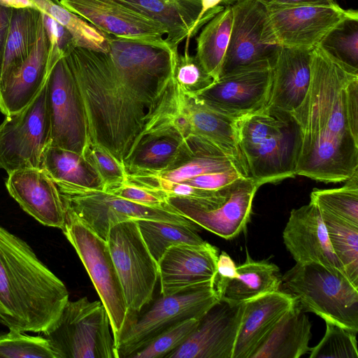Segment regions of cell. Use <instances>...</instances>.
Listing matches in <instances>:
<instances>
[{
  "mask_svg": "<svg viewBox=\"0 0 358 358\" xmlns=\"http://www.w3.org/2000/svg\"><path fill=\"white\" fill-rule=\"evenodd\" d=\"M105 35L108 52L73 47L64 57L89 141L127 172L142 145L176 128L181 101L174 78L176 50Z\"/></svg>",
  "mask_w": 358,
  "mask_h": 358,
  "instance_id": "cell-1",
  "label": "cell"
},
{
  "mask_svg": "<svg viewBox=\"0 0 358 358\" xmlns=\"http://www.w3.org/2000/svg\"><path fill=\"white\" fill-rule=\"evenodd\" d=\"M290 115L299 131L296 176L336 183L358 171V69L315 46L308 92Z\"/></svg>",
  "mask_w": 358,
  "mask_h": 358,
  "instance_id": "cell-2",
  "label": "cell"
},
{
  "mask_svg": "<svg viewBox=\"0 0 358 358\" xmlns=\"http://www.w3.org/2000/svg\"><path fill=\"white\" fill-rule=\"evenodd\" d=\"M69 296L29 245L0 225V324L44 332L58 320Z\"/></svg>",
  "mask_w": 358,
  "mask_h": 358,
  "instance_id": "cell-3",
  "label": "cell"
},
{
  "mask_svg": "<svg viewBox=\"0 0 358 358\" xmlns=\"http://www.w3.org/2000/svg\"><path fill=\"white\" fill-rule=\"evenodd\" d=\"M237 131L248 176L259 187L296 176L299 131L291 115L262 108L239 118Z\"/></svg>",
  "mask_w": 358,
  "mask_h": 358,
  "instance_id": "cell-4",
  "label": "cell"
},
{
  "mask_svg": "<svg viewBox=\"0 0 358 358\" xmlns=\"http://www.w3.org/2000/svg\"><path fill=\"white\" fill-rule=\"evenodd\" d=\"M282 285L301 308L358 332V287L343 273L317 264H296L282 276Z\"/></svg>",
  "mask_w": 358,
  "mask_h": 358,
  "instance_id": "cell-5",
  "label": "cell"
},
{
  "mask_svg": "<svg viewBox=\"0 0 358 358\" xmlns=\"http://www.w3.org/2000/svg\"><path fill=\"white\" fill-rule=\"evenodd\" d=\"M57 358H117L108 313L101 301H68L55 324L39 333Z\"/></svg>",
  "mask_w": 358,
  "mask_h": 358,
  "instance_id": "cell-6",
  "label": "cell"
},
{
  "mask_svg": "<svg viewBox=\"0 0 358 358\" xmlns=\"http://www.w3.org/2000/svg\"><path fill=\"white\" fill-rule=\"evenodd\" d=\"M220 301L209 281L168 296L161 295L141 315H131L115 345L117 358H129L159 334L186 320H199Z\"/></svg>",
  "mask_w": 358,
  "mask_h": 358,
  "instance_id": "cell-7",
  "label": "cell"
},
{
  "mask_svg": "<svg viewBox=\"0 0 358 358\" xmlns=\"http://www.w3.org/2000/svg\"><path fill=\"white\" fill-rule=\"evenodd\" d=\"M62 230L84 265L108 313L115 346L129 313L108 243L67 211Z\"/></svg>",
  "mask_w": 358,
  "mask_h": 358,
  "instance_id": "cell-8",
  "label": "cell"
},
{
  "mask_svg": "<svg viewBox=\"0 0 358 358\" xmlns=\"http://www.w3.org/2000/svg\"><path fill=\"white\" fill-rule=\"evenodd\" d=\"M106 242L115 266L129 316L150 303L159 280L157 262L150 253L136 220L112 226Z\"/></svg>",
  "mask_w": 358,
  "mask_h": 358,
  "instance_id": "cell-9",
  "label": "cell"
},
{
  "mask_svg": "<svg viewBox=\"0 0 358 358\" xmlns=\"http://www.w3.org/2000/svg\"><path fill=\"white\" fill-rule=\"evenodd\" d=\"M65 210L106 241L110 227L130 220L149 219L194 225L169 204L146 206L101 189L71 187L60 192Z\"/></svg>",
  "mask_w": 358,
  "mask_h": 358,
  "instance_id": "cell-10",
  "label": "cell"
},
{
  "mask_svg": "<svg viewBox=\"0 0 358 358\" xmlns=\"http://www.w3.org/2000/svg\"><path fill=\"white\" fill-rule=\"evenodd\" d=\"M50 145V122L46 82L21 110L6 115L0 124V169L10 173L24 168H41Z\"/></svg>",
  "mask_w": 358,
  "mask_h": 358,
  "instance_id": "cell-11",
  "label": "cell"
},
{
  "mask_svg": "<svg viewBox=\"0 0 358 358\" xmlns=\"http://www.w3.org/2000/svg\"><path fill=\"white\" fill-rule=\"evenodd\" d=\"M231 6L232 29L220 77L251 66L273 67L280 46L275 42L266 6L260 0H238Z\"/></svg>",
  "mask_w": 358,
  "mask_h": 358,
  "instance_id": "cell-12",
  "label": "cell"
},
{
  "mask_svg": "<svg viewBox=\"0 0 358 358\" xmlns=\"http://www.w3.org/2000/svg\"><path fill=\"white\" fill-rule=\"evenodd\" d=\"M265 6L275 42L281 47L312 50L342 22L358 19L357 10L336 2Z\"/></svg>",
  "mask_w": 358,
  "mask_h": 358,
  "instance_id": "cell-13",
  "label": "cell"
},
{
  "mask_svg": "<svg viewBox=\"0 0 358 358\" xmlns=\"http://www.w3.org/2000/svg\"><path fill=\"white\" fill-rule=\"evenodd\" d=\"M50 145L82 155L89 141L85 117L71 70L63 57L46 80Z\"/></svg>",
  "mask_w": 358,
  "mask_h": 358,
  "instance_id": "cell-14",
  "label": "cell"
},
{
  "mask_svg": "<svg viewBox=\"0 0 358 358\" xmlns=\"http://www.w3.org/2000/svg\"><path fill=\"white\" fill-rule=\"evenodd\" d=\"M259 187L251 178L243 177L227 187L224 199L215 205L201 206L180 196H169L167 202L196 225L229 240L245 230Z\"/></svg>",
  "mask_w": 358,
  "mask_h": 358,
  "instance_id": "cell-15",
  "label": "cell"
},
{
  "mask_svg": "<svg viewBox=\"0 0 358 358\" xmlns=\"http://www.w3.org/2000/svg\"><path fill=\"white\" fill-rule=\"evenodd\" d=\"M69 11L103 34L115 38L172 48L164 27L116 0H60Z\"/></svg>",
  "mask_w": 358,
  "mask_h": 358,
  "instance_id": "cell-16",
  "label": "cell"
},
{
  "mask_svg": "<svg viewBox=\"0 0 358 358\" xmlns=\"http://www.w3.org/2000/svg\"><path fill=\"white\" fill-rule=\"evenodd\" d=\"M271 80V66H251L220 76L194 96L208 107L238 120L264 107Z\"/></svg>",
  "mask_w": 358,
  "mask_h": 358,
  "instance_id": "cell-17",
  "label": "cell"
},
{
  "mask_svg": "<svg viewBox=\"0 0 358 358\" xmlns=\"http://www.w3.org/2000/svg\"><path fill=\"white\" fill-rule=\"evenodd\" d=\"M243 308L244 302L220 299L199 320L187 339L165 358H232Z\"/></svg>",
  "mask_w": 358,
  "mask_h": 358,
  "instance_id": "cell-18",
  "label": "cell"
},
{
  "mask_svg": "<svg viewBox=\"0 0 358 358\" xmlns=\"http://www.w3.org/2000/svg\"><path fill=\"white\" fill-rule=\"evenodd\" d=\"M282 238L296 264H317L346 275L334 254L322 213L313 203L292 210Z\"/></svg>",
  "mask_w": 358,
  "mask_h": 358,
  "instance_id": "cell-19",
  "label": "cell"
},
{
  "mask_svg": "<svg viewBox=\"0 0 358 358\" xmlns=\"http://www.w3.org/2000/svg\"><path fill=\"white\" fill-rule=\"evenodd\" d=\"M218 256L219 250L208 242L169 248L157 263L160 294L168 296L214 281Z\"/></svg>",
  "mask_w": 358,
  "mask_h": 358,
  "instance_id": "cell-20",
  "label": "cell"
},
{
  "mask_svg": "<svg viewBox=\"0 0 358 358\" xmlns=\"http://www.w3.org/2000/svg\"><path fill=\"white\" fill-rule=\"evenodd\" d=\"M8 175L6 189L24 211L44 226L64 228L66 210L61 194L43 169H20Z\"/></svg>",
  "mask_w": 358,
  "mask_h": 358,
  "instance_id": "cell-21",
  "label": "cell"
},
{
  "mask_svg": "<svg viewBox=\"0 0 358 358\" xmlns=\"http://www.w3.org/2000/svg\"><path fill=\"white\" fill-rule=\"evenodd\" d=\"M237 120L208 107L195 96L181 92L174 127L183 138L194 135L215 145L231 158L248 177L239 148Z\"/></svg>",
  "mask_w": 358,
  "mask_h": 358,
  "instance_id": "cell-22",
  "label": "cell"
},
{
  "mask_svg": "<svg viewBox=\"0 0 358 358\" xmlns=\"http://www.w3.org/2000/svg\"><path fill=\"white\" fill-rule=\"evenodd\" d=\"M310 51L280 46L272 67L268 100L263 108L267 112L290 116L301 104L310 81Z\"/></svg>",
  "mask_w": 358,
  "mask_h": 358,
  "instance_id": "cell-23",
  "label": "cell"
},
{
  "mask_svg": "<svg viewBox=\"0 0 358 358\" xmlns=\"http://www.w3.org/2000/svg\"><path fill=\"white\" fill-rule=\"evenodd\" d=\"M49 40L42 16L34 47L22 64L0 83V110L6 115L27 106L45 85L53 68L48 62Z\"/></svg>",
  "mask_w": 358,
  "mask_h": 358,
  "instance_id": "cell-24",
  "label": "cell"
},
{
  "mask_svg": "<svg viewBox=\"0 0 358 358\" xmlns=\"http://www.w3.org/2000/svg\"><path fill=\"white\" fill-rule=\"evenodd\" d=\"M297 303L293 295L281 290L245 301L232 358H250L280 318Z\"/></svg>",
  "mask_w": 358,
  "mask_h": 358,
  "instance_id": "cell-25",
  "label": "cell"
},
{
  "mask_svg": "<svg viewBox=\"0 0 358 358\" xmlns=\"http://www.w3.org/2000/svg\"><path fill=\"white\" fill-rule=\"evenodd\" d=\"M311 327L297 303L280 318L250 358H299L311 349Z\"/></svg>",
  "mask_w": 358,
  "mask_h": 358,
  "instance_id": "cell-26",
  "label": "cell"
},
{
  "mask_svg": "<svg viewBox=\"0 0 358 358\" xmlns=\"http://www.w3.org/2000/svg\"><path fill=\"white\" fill-rule=\"evenodd\" d=\"M116 1L162 24L172 48L186 38L201 10V0Z\"/></svg>",
  "mask_w": 358,
  "mask_h": 358,
  "instance_id": "cell-27",
  "label": "cell"
},
{
  "mask_svg": "<svg viewBox=\"0 0 358 358\" xmlns=\"http://www.w3.org/2000/svg\"><path fill=\"white\" fill-rule=\"evenodd\" d=\"M282 276L277 265L266 260L255 261L248 253L237 266V275L217 292L221 300L241 303L262 294L280 290Z\"/></svg>",
  "mask_w": 358,
  "mask_h": 358,
  "instance_id": "cell-28",
  "label": "cell"
},
{
  "mask_svg": "<svg viewBox=\"0 0 358 358\" xmlns=\"http://www.w3.org/2000/svg\"><path fill=\"white\" fill-rule=\"evenodd\" d=\"M185 139L192 151L190 157L170 169L140 176L170 182H180L199 175L231 170H238L247 176L231 158L211 143L194 135H189Z\"/></svg>",
  "mask_w": 358,
  "mask_h": 358,
  "instance_id": "cell-29",
  "label": "cell"
},
{
  "mask_svg": "<svg viewBox=\"0 0 358 358\" xmlns=\"http://www.w3.org/2000/svg\"><path fill=\"white\" fill-rule=\"evenodd\" d=\"M191 155L183 136L173 129L169 133L149 139L135 153L127 176L159 173L182 162Z\"/></svg>",
  "mask_w": 358,
  "mask_h": 358,
  "instance_id": "cell-30",
  "label": "cell"
},
{
  "mask_svg": "<svg viewBox=\"0 0 358 358\" xmlns=\"http://www.w3.org/2000/svg\"><path fill=\"white\" fill-rule=\"evenodd\" d=\"M41 168L54 181L59 192L71 187L102 190L97 176L77 152L49 145L44 152Z\"/></svg>",
  "mask_w": 358,
  "mask_h": 358,
  "instance_id": "cell-31",
  "label": "cell"
},
{
  "mask_svg": "<svg viewBox=\"0 0 358 358\" xmlns=\"http://www.w3.org/2000/svg\"><path fill=\"white\" fill-rule=\"evenodd\" d=\"M41 15V11L36 8H13L0 83L12 75L29 55L36 41Z\"/></svg>",
  "mask_w": 358,
  "mask_h": 358,
  "instance_id": "cell-32",
  "label": "cell"
},
{
  "mask_svg": "<svg viewBox=\"0 0 358 358\" xmlns=\"http://www.w3.org/2000/svg\"><path fill=\"white\" fill-rule=\"evenodd\" d=\"M233 23L231 6L224 8L209 20L196 39V57L215 81L220 75L229 43Z\"/></svg>",
  "mask_w": 358,
  "mask_h": 358,
  "instance_id": "cell-33",
  "label": "cell"
},
{
  "mask_svg": "<svg viewBox=\"0 0 358 358\" xmlns=\"http://www.w3.org/2000/svg\"><path fill=\"white\" fill-rule=\"evenodd\" d=\"M136 221L142 238L157 263L171 246L200 245L206 243L196 232V224L189 225L149 219H138Z\"/></svg>",
  "mask_w": 358,
  "mask_h": 358,
  "instance_id": "cell-34",
  "label": "cell"
},
{
  "mask_svg": "<svg viewBox=\"0 0 358 358\" xmlns=\"http://www.w3.org/2000/svg\"><path fill=\"white\" fill-rule=\"evenodd\" d=\"M36 8L46 13L71 34L76 47L108 52L106 35L88 22L65 8L59 0H31Z\"/></svg>",
  "mask_w": 358,
  "mask_h": 358,
  "instance_id": "cell-35",
  "label": "cell"
},
{
  "mask_svg": "<svg viewBox=\"0 0 358 358\" xmlns=\"http://www.w3.org/2000/svg\"><path fill=\"white\" fill-rule=\"evenodd\" d=\"M310 198L320 211L358 226V171L342 187L315 189Z\"/></svg>",
  "mask_w": 358,
  "mask_h": 358,
  "instance_id": "cell-36",
  "label": "cell"
},
{
  "mask_svg": "<svg viewBox=\"0 0 358 358\" xmlns=\"http://www.w3.org/2000/svg\"><path fill=\"white\" fill-rule=\"evenodd\" d=\"M320 212L334 254L348 279L358 287V226Z\"/></svg>",
  "mask_w": 358,
  "mask_h": 358,
  "instance_id": "cell-37",
  "label": "cell"
},
{
  "mask_svg": "<svg viewBox=\"0 0 358 358\" xmlns=\"http://www.w3.org/2000/svg\"><path fill=\"white\" fill-rule=\"evenodd\" d=\"M319 45L335 59L358 69V19L342 22L325 36Z\"/></svg>",
  "mask_w": 358,
  "mask_h": 358,
  "instance_id": "cell-38",
  "label": "cell"
},
{
  "mask_svg": "<svg viewBox=\"0 0 358 358\" xmlns=\"http://www.w3.org/2000/svg\"><path fill=\"white\" fill-rule=\"evenodd\" d=\"M57 358L48 339L10 330L0 334V358Z\"/></svg>",
  "mask_w": 358,
  "mask_h": 358,
  "instance_id": "cell-39",
  "label": "cell"
},
{
  "mask_svg": "<svg viewBox=\"0 0 358 358\" xmlns=\"http://www.w3.org/2000/svg\"><path fill=\"white\" fill-rule=\"evenodd\" d=\"M325 334L310 350V358H358L357 334L325 322Z\"/></svg>",
  "mask_w": 358,
  "mask_h": 358,
  "instance_id": "cell-40",
  "label": "cell"
},
{
  "mask_svg": "<svg viewBox=\"0 0 358 358\" xmlns=\"http://www.w3.org/2000/svg\"><path fill=\"white\" fill-rule=\"evenodd\" d=\"M174 78L183 94L194 96L207 89L214 78L203 68L195 55L185 48L183 54L175 55Z\"/></svg>",
  "mask_w": 358,
  "mask_h": 358,
  "instance_id": "cell-41",
  "label": "cell"
},
{
  "mask_svg": "<svg viewBox=\"0 0 358 358\" xmlns=\"http://www.w3.org/2000/svg\"><path fill=\"white\" fill-rule=\"evenodd\" d=\"M81 155L97 176L103 191L127 181L124 168L99 145L88 141Z\"/></svg>",
  "mask_w": 358,
  "mask_h": 358,
  "instance_id": "cell-42",
  "label": "cell"
},
{
  "mask_svg": "<svg viewBox=\"0 0 358 358\" xmlns=\"http://www.w3.org/2000/svg\"><path fill=\"white\" fill-rule=\"evenodd\" d=\"M198 322V319L192 318L173 326L129 358H165L187 339Z\"/></svg>",
  "mask_w": 358,
  "mask_h": 358,
  "instance_id": "cell-43",
  "label": "cell"
},
{
  "mask_svg": "<svg viewBox=\"0 0 358 358\" xmlns=\"http://www.w3.org/2000/svg\"><path fill=\"white\" fill-rule=\"evenodd\" d=\"M104 192L146 206L163 208L169 206L168 196L164 193L149 190L127 181L108 187Z\"/></svg>",
  "mask_w": 358,
  "mask_h": 358,
  "instance_id": "cell-44",
  "label": "cell"
},
{
  "mask_svg": "<svg viewBox=\"0 0 358 358\" xmlns=\"http://www.w3.org/2000/svg\"><path fill=\"white\" fill-rule=\"evenodd\" d=\"M247 177L238 170L208 173L185 180L182 182L195 187L208 190H220L238 179Z\"/></svg>",
  "mask_w": 358,
  "mask_h": 358,
  "instance_id": "cell-45",
  "label": "cell"
},
{
  "mask_svg": "<svg viewBox=\"0 0 358 358\" xmlns=\"http://www.w3.org/2000/svg\"><path fill=\"white\" fill-rule=\"evenodd\" d=\"M216 268L214 286L217 294L228 280L237 275V266L231 257L223 251L219 254Z\"/></svg>",
  "mask_w": 358,
  "mask_h": 358,
  "instance_id": "cell-46",
  "label": "cell"
},
{
  "mask_svg": "<svg viewBox=\"0 0 358 358\" xmlns=\"http://www.w3.org/2000/svg\"><path fill=\"white\" fill-rule=\"evenodd\" d=\"M13 8L0 6V76Z\"/></svg>",
  "mask_w": 358,
  "mask_h": 358,
  "instance_id": "cell-47",
  "label": "cell"
},
{
  "mask_svg": "<svg viewBox=\"0 0 358 358\" xmlns=\"http://www.w3.org/2000/svg\"><path fill=\"white\" fill-rule=\"evenodd\" d=\"M264 4L269 5H299V4H316L331 3L335 0H260Z\"/></svg>",
  "mask_w": 358,
  "mask_h": 358,
  "instance_id": "cell-48",
  "label": "cell"
},
{
  "mask_svg": "<svg viewBox=\"0 0 358 358\" xmlns=\"http://www.w3.org/2000/svg\"><path fill=\"white\" fill-rule=\"evenodd\" d=\"M0 6L10 8H36L31 0H0Z\"/></svg>",
  "mask_w": 358,
  "mask_h": 358,
  "instance_id": "cell-49",
  "label": "cell"
},
{
  "mask_svg": "<svg viewBox=\"0 0 358 358\" xmlns=\"http://www.w3.org/2000/svg\"><path fill=\"white\" fill-rule=\"evenodd\" d=\"M236 1H238V0H235V2H236ZM235 2H234V3H235Z\"/></svg>",
  "mask_w": 358,
  "mask_h": 358,
  "instance_id": "cell-50",
  "label": "cell"
}]
</instances>
